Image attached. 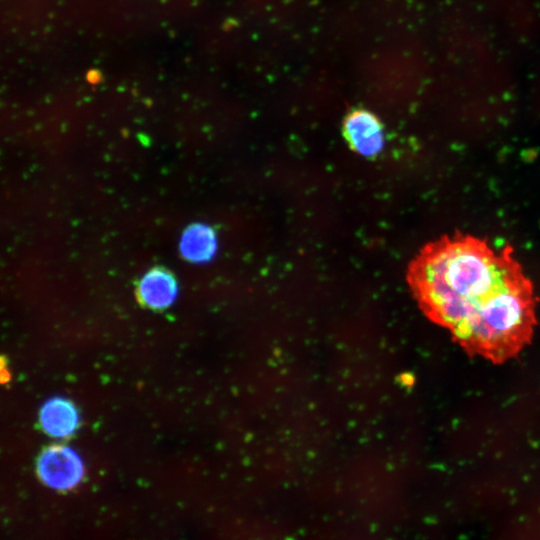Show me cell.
I'll use <instances>...</instances> for the list:
<instances>
[{
    "instance_id": "7a4b0ae2",
    "label": "cell",
    "mask_w": 540,
    "mask_h": 540,
    "mask_svg": "<svg viewBox=\"0 0 540 540\" xmlns=\"http://www.w3.org/2000/svg\"><path fill=\"white\" fill-rule=\"evenodd\" d=\"M40 480L56 490H69L81 481L84 474L79 455L64 445L46 447L39 455L36 464Z\"/></svg>"
},
{
    "instance_id": "8992f818",
    "label": "cell",
    "mask_w": 540,
    "mask_h": 540,
    "mask_svg": "<svg viewBox=\"0 0 540 540\" xmlns=\"http://www.w3.org/2000/svg\"><path fill=\"white\" fill-rule=\"evenodd\" d=\"M215 248V234L203 224L190 225L181 237V254L191 262L207 261L214 254Z\"/></svg>"
},
{
    "instance_id": "6da1fadb",
    "label": "cell",
    "mask_w": 540,
    "mask_h": 540,
    "mask_svg": "<svg viewBox=\"0 0 540 540\" xmlns=\"http://www.w3.org/2000/svg\"><path fill=\"white\" fill-rule=\"evenodd\" d=\"M407 282L425 316L470 355L503 363L533 337V285L510 247L469 234L442 236L410 261Z\"/></svg>"
},
{
    "instance_id": "277c9868",
    "label": "cell",
    "mask_w": 540,
    "mask_h": 540,
    "mask_svg": "<svg viewBox=\"0 0 540 540\" xmlns=\"http://www.w3.org/2000/svg\"><path fill=\"white\" fill-rule=\"evenodd\" d=\"M178 285L175 276L163 267L149 270L136 287L138 301L152 310L168 308L175 300Z\"/></svg>"
},
{
    "instance_id": "3957f363",
    "label": "cell",
    "mask_w": 540,
    "mask_h": 540,
    "mask_svg": "<svg viewBox=\"0 0 540 540\" xmlns=\"http://www.w3.org/2000/svg\"><path fill=\"white\" fill-rule=\"evenodd\" d=\"M343 136L353 152L365 157L378 154L384 143L383 126L372 112L358 108L344 117Z\"/></svg>"
},
{
    "instance_id": "5b68a950",
    "label": "cell",
    "mask_w": 540,
    "mask_h": 540,
    "mask_svg": "<svg viewBox=\"0 0 540 540\" xmlns=\"http://www.w3.org/2000/svg\"><path fill=\"white\" fill-rule=\"evenodd\" d=\"M39 421L42 430L49 436L66 438L78 428L79 415L71 401L56 397L41 407Z\"/></svg>"
}]
</instances>
